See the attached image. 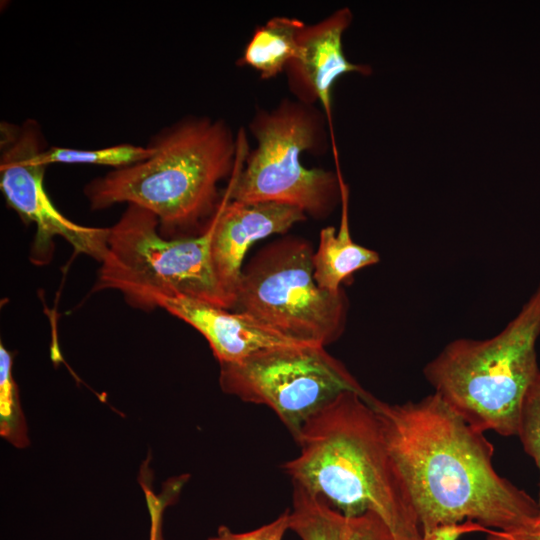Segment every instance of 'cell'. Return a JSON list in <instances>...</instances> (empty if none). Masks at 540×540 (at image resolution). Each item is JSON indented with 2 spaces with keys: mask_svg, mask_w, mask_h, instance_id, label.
Listing matches in <instances>:
<instances>
[{
  "mask_svg": "<svg viewBox=\"0 0 540 540\" xmlns=\"http://www.w3.org/2000/svg\"><path fill=\"white\" fill-rule=\"evenodd\" d=\"M403 477L422 534L470 520L487 529L531 526L538 502L500 476L493 445L437 394L389 404L370 400Z\"/></svg>",
  "mask_w": 540,
  "mask_h": 540,
  "instance_id": "6da1fadb",
  "label": "cell"
},
{
  "mask_svg": "<svg viewBox=\"0 0 540 540\" xmlns=\"http://www.w3.org/2000/svg\"><path fill=\"white\" fill-rule=\"evenodd\" d=\"M373 396L346 390L314 413L294 437L300 452L283 464L293 484L347 516L372 511L395 540H422L403 477L391 455Z\"/></svg>",
  "mask_w": 540,
  "mask_h": 540,
  "instance_id": "7a4b0ae2",
  "label": "cell"
},
{
  "mask_svg": "<svg viewBox=\"0 0 540 540\" xmlns=\"http://www.w3.org/2000/svg\"><path fill=\"white\" fill-rule=\"evenodd\" d=\"M239 140L224 119L186 115L150 138V157L91 180L84 194L93 210L127 203L150 211L162 235L209 223L220 182L237 169Z\"/></svg>",
  "mask_w": 540,
  "mask_h": 540,
  "instance_id": "3957f363",
  "label": "cell"
},
{
  "mask_svg": "<svg viewBox=\"0 0 540 540\" xmlns=\"http://www.w3.org/2000/svg\"><path fill=\"white\" fill-rule=\"evenodd\" d=\"M540 285L497 335L456 339L423 374L437 394L474 429L517 435L525 395L539 374Z\"/></svg>",
  "mask_w": 540,
  "mask_h": 540,
  "instance_id": "277c9868",
  "label": "cell"
},
{
  "mask_svg": "<svg viewBox=\"0 0 540 540\" xmlns=\"http://www.w3.org/2000/svg\"><path fill=\"white\" fill-rule=\"evenodd\" d=\"M327 126L322 109L294 98H282L270 109L256 108L249 129L257 145L244 169L231 177L229 199L284 203L314 218L328 216L342 200L339 164L334 172L308 169L301 161L304 152L319 156L327 151Z\"/></svg>",
  "mask_w": 540,
  "mask_h": 540,
  "instance_id": "5b68a950",
  "label": "cell"
},
{
  "mask_svg": "<svg viewBox=\"0 0 540 540\" xmlns=\"http://www.w3.org/2000/svg\"><path fill=\"white\" fill-rule=\"evenodd\" d=\"M210 223L195 237L167 238L150 211L128 204L109 227L94 291L115 289L133 306L153 309L160 296L184 295L231 309L216 279Z\"/></svg>",
  "mask_w": 540,
  "mask_h": 540,
  "instance_id": "8992f818",
  "label": "cell"
},
{
  "mask_svg": "<svg viewBox=\"0 0 540 540\" xmlns=\"http://www.w3.org/2000/svg\"><path fill=\"white\" fill-rule=\"evenodd\" d=\"M313 254L310 243L297 237L263 248L242 271L234 308L300 342L336 341L348 301L343 290L331 293L317 285Z\"/></svg>",
  "mask_w": 540,
  "mask_h": 540,
  "instance_id": "52a82bcc",
  "label": "cell"
},
{
  "mask_svg": "<svg viewBox=\"0 0 540 540\" xmlns=\"http://www.w3.org/2000/svg\"><path fill=\"white\" fill-rule=\"evenodd\" d=\"M219 383L225 393L271 408L293 438L341 392L368 393L320 344L270 348L220 365Z\"/></svg>",
  "mask_w": 540,
  "mask_h": 540,
  "instance_id": "ba28073f",
  "label": "cell"
},
{
  "mask_svg": "<svg viewBox=\"0 0 540 540\" xmlns=\"http://www.w3.org/2000/svg\"><path fill=\"white\" fill-rule=\"evenodd\" d=\"M47 142L40 124L26 119L21 124L0 125V188L6 203L36 226L34 248L44 254L56 237L75 250L101 262L107 250L109 228L88 227L66 218L53 204L44 186L46 165L41 154Z\"/></svg>",
  "mask_w": 540,
  "mask_h": 540,
  "instance_id": "9c48e42d",
  "label": "cell"
},
{
  "mask_svg": "<svg viewBox=\"0 0 540 540\" xmlns=\"http://www.w3.org/2000/svg\"><path fill=\"white\" fill-rule=\"evenodd\" d=\"M298 207L278 202H240L227 192L209 222L210 250L214 273L230 308H234L242 263L249 247L272 234L285 233L306 220Z\"/></svg>",
  "mask_w": 540,
  "mask_h": 540,
  "instance_id": "30bf717a",
  "label": "cell"
},
{
  "mask_svg": "<svg viewBox=\"0 0 540 540\" xmlns=\"http://www.w3.org/2000/svg\"><path fill=\"white\" fill-rule=\"evenodd\" d=\"M352 22V12L342 7L313 24H305L298 37V50L286 65L287 86L294 99L321 105L333 138L332 89L344 74L370 75L371 67L348 61L342 38Z\"/></svg>",
  "mask_w": 540,
  "mask_h": 540,
  "instance_id": "8fae6325",
  "label": "cell"
},
{
  "mask_svg": "<svg viewBox=\"0 0 540 540\" xmlns=\"http://www.w3.org/2000/svg\"><path fill=\"white\" fill-rule=\"evenodd\" d=\"M156 306L199 331L220 365L240 362L270 348L314 344L291 339L246 313L230 312L189 296H160L156 299Z\"/></svg>",
  "mask_w": 540,
  "mask_h": 540,
  "instance_id": "7c38bea8",
  "label": "cell"
},
{
  "mask_svg": "<svg viewBox=\"0 0 540 540\" xmlns=\"http://www.w3.org/2000/svg\"><path fill=\"white\" fill-rule=\"evenodd\" d=\"M289 529L301 540H395L388 525L375 512L344 515L296 484H293Z\"/></svg>",
  "mask_w": 540,
  "mask_h": 540,
  "instance_id": "4fadbf2b",
  "label": "cell"
},
{
  "mask_svg": "<svg viewBox=\"0 0 540 540\" xmlns=\"http://www.w3.org/2000/svg\"><path fill=\"white\" fill-rule=\"evenodd\" d=\"M349 188L342 184V216L339 230L324 227L319 234V245L313 254L314 279L328 292L338 293L341 284L356 271L379 262L376 251L355 243L348 223Z\"/></svg>",
  "mask_w": 540,
  "mask_h": 540,
  "instance_id": "5bb4252c",
  "label": "cell"
},
{
  "mask_svg": "<svg viewBox=\"0 0 540 540\" xmlns=\"http://www.w3.org/2000/svg\"><path fill=\"white\" fill-rule=\"evenodd\" d=\"M304 26L303 21L294 17L268 19L254 30L237 64L253 68L261 79L276 77L296 56L298 37Z\"/></svg>",
  "mask_w": 540,
  "mask_h": 540,
  "instance_id": "9a60e30c",
  "label": "cell"
},
{
  "mask_svg": "<svg viewBox=\"0 0 540 540\" xmlns=\"http://www.w3.org/2000/svg\"><path fill=\"white\" fill-rule=\"evenodd\" d=\"M152 149L129 143L109 147L80 150L67 147H47L41 154V161L50 164H91L111 166L114 169L124 168L150 157Z\"/></svg>",
  "mask_w": 540,
  "mask_h": 540,
  "instance_id": "2e32d148",
  "label": "cell"
},
{
  "mask_svg": "<svg viewBox=\"0 0 540 540\" xmlns=\"http://www.w3.org/2000/svg\"><path fill=\"white\" fill-rule=\"evenodd\" d=\"M0 433L15 447L24 448L29 444L19 391L13 377V356L2 343L0 345Z\"/></svg>",
  "mask_w": 540,
  "mask_h": 540,
  "instance_id": "e0dca14e",
  "label": "cell"
},
{
  "mask_svg": "<svg viewBox=\"0 0 540 540\" xmlns=\"http://www.w3.org/2000/svg\"><path fill=\"white\" fill-rule=\"evenodd\" d=\"M517 436L520 438L525 452L534 460L540 473V372L523 400ZM537 502L539 517L536 524H540V487Z\"/></svg>",
  "mask_w": 540,
  "mask_h": 540,
  "instance_id": "ac0fdd59",
  "label": "cell"
},
{
  "mask_svg": "<svg viewBox=\"0 0 540 540\" xmlns=\"http://www.w3.org/2000/svg\"><path fill=\"white\" fill-rule=\"evenodd\" d=\"M188 476H180L169 480L160 494L156 495L143 475L139 480L145 494V499L150 515V539L164 540L162 536V518L165 508L170 505L180 493Z\"/></svg>",
  "mask_w": 540,
  "mask_h": 540,
  "instance_id": "d6986e66",
  "label": "cell"
},
{
  "mask_svg": "<svg viewBox=\"0 0 540 540\" xmlns=\"http://www.w3.org/2000/svg\"><path fill=\"white\" fill-rule=\"evenodd\" d=\"M290 510L287 509L272 522L248 532H233L226 526H220L215 536L207 540H282L289 530Z\"/></svg>",
  "mask_w": 540,
  "mask_h": 540,
  "instance_id": "ffe728a7",
  "label": "cell"
},
{
  "mask_svg": "<svg viewBox=\"0 0 540 540\" xmlns=\"http://www.w3.org/2000/svg\"><path fill=\"white\" fill-rule=\"evenodd\" d=\"M486 532L487 528L474 521L446 525L423 534L422 540H457L461 535L472 532Z\"/></svg>",
  "mask_w": 540,
  "mask_h": 540,
  "instance_id": "44dd1931",
  "label": "cell"
},
{
  "mask_svg": "<svg viewBox=\"0 0 540 540\" xmlns=\"http://www.w3.org/2000/svg\"><path fill=\"white\" fill-rule=\"evenodd\" d=\"M487 540H540V524L512 530L487 529Z\"/></svg>",
  "mask_w": 540,
  "mask_h": 540,
  "instance_id": "7402d4cb",
  "label": "cell"
}]
</instances>
